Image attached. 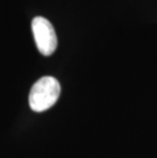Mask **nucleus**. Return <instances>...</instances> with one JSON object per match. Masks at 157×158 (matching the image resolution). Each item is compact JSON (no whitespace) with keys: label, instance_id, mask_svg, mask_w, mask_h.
<instances>
[{"label":"nucleus","instance_id":"f257e3e1","mask_svg":"<svg viewBox=\"0 0 157 158\" xmlns=\"http://www.w3.org/2000/svg\"><path fill=\"white\" fill-rule=\"evenodd\" d=\"M60 84L53 77H43L33 85L29 95L32 110L42 112L52 107L60 95Z\"/></svg>","mask_w":157,"mask_h":158},{"label":"nucleus","instance_id":"f03ea898","mask_svg":"<svg viewBox=\"0 0 157 158\" xmlns=\"http://www.w3.org/2000/svg\"><path fill=\"white\" fill-rule=\"evenodd\" d=\"M32 31L39 52L44 56L53 54L57 47V37L52 23L43 16H36L32 22Z\"/></svg>","mask_w":157,"mask_h":158}]
</instances>
